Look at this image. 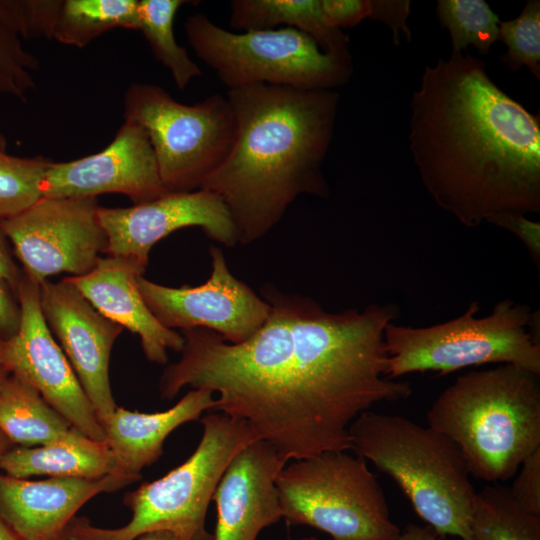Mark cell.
I'll return each instance as SVG.
<instances>
[{"label": "cell", "instance_id": "1", "mask_svg": "<svg viewBox=\"0 0 540 540\" xmlns=\"http://www.w3.org/2000/svg\"><path fill=\"white\" fill-rule=\"evenodd\" d=\"M260 295L268 317L242 343L203 328L181 331V357L159 380L162 399L185 387L215 393V411L246 423L289 461L350 450L358 416L409 398L410 384L386 375L384 330L395 305L333 313L272 284Z\"/></svg>", "mask_w": 540, "mask_h": 540}, {"label": "cell", "instance_id": "2", "mask_svg": "<svg viewBox=\"0 0 540 540\" xmlns=\"http://www.w3.org/2000/svg\"><path fill=\"white\" fill-rule=\"evenodd\" d=\"M409 147L435 203L466 227L540 212V122L480 59L452 52L426 66L411 101Z\"/></svg>", "mask_w": 540, "mask_h": 540}, {"label": "cell", "instance_id": "3", "mask_svg": "<svg viewBox=\"0 0 540 540\" xmlns=\"http://www.w3.org/2000/svg\"><path fill=\"white\" fill-rule=\"evenodd\" d=\"M236 134L232 148L200 189L224 202L238 243L266 235L301 194L325 197L322 164L339 96L258 84L228 90Z\"/></svg>", "mask_w": 540, "mask_h": 540}, {"label": "cell", "instance_id": "4", "mask_svg": "<svg viewBox=\"0 0 540 540\" xmlns=\"http://www.w3.org/2000/svg\"><path fill=\"white\" fill-rule=\"evenodd\" d=\"M539 376L509 364L460 375L431 404L428 426L459 447L471 476L508 481L540 448Z\"/></svg>", "mask_w": 540, "mask_h": 540}, {"label": "cell", "instance_id": "5", "mask_svg": "<svg viewBox=\"0 0 540 540\" xmlns=\"http://www.w3.org/2000/svg\"><path fill=\"white\" fill-rule=\"evenodd\" d=\"M351 450L388 475L440 536L471 540L477 491L466 460L446 435L401 415L366 411L350 426Z\"/></svg>", "mask_w": 540, "mask_h": 540}, {"label": "cell", "instance_id": "6", "mask_svg": "<svg viewBox=\"0 0 540 540\" xmlns=\"http://www.w3.org/2000/svg\"><path fill=\"white\" fill-rule=\"evenodd\" d=\"M478 301L449 321L411 327L386 325V375L397 379L415 372L444 376L484 364H509L540 375V317L524 303L497 302L491 313L477 317Z\"/></svg>", "mask_w": 540, "mask_h": 540}, {"label": "cell", "instance_id": "7", "mask_svg": "<svg viewBox=\"0 0 540 540\" xmlns=\"http://www.w3.org/2000/svg\"><path fill=\"white\" fill-rule=\"evenodd\" d=\"M199 420L202 436L189 458L126 494L124 504L132 515L124 526L99 528L75 517L68 530L82 540H134L152 531H168L182 540H212L205 522L215 490L237 453L258 438L246 423L223 413Z\"/></svg>", "mask_w": 540, "mask_h": 540}, {"label": "cell", "instance_id": "8", "mask_svg": "<svg viewBox=\"0 0 540 540\" xmlns=\"http://www.w3.org/2000/svg\"><path fill=\"white\" fill-rule=\"evenodd\" d=\"M195 55L228 90L258 84L304 90H331L352 74L349 51L325 53L293 28L232 32L196 13L185 22Z\"/></svg>", "mask_w": 540, "mask_h": 540}, {"label": "cell", "instance_id": "9", "mask_svg": "<svg viewBox=\"0 0 540 540\" xmlns=\"http://www.w3.org/2000/svg\"><path fill=\"white\" fill-rule=\"evenodd\" d=\"M347 451L286 464L276 478L282 518L332 540H397L400 527L367 461Z\"/></svg>", "mask_w": 540, "mask_h": 540}, {"label": "cell", "instance_id": "10", "mask_svg": "<svg viewBox=\"0 0 540 540\" xmlns=\"http://www.w3.org/2000/svg\"><path fill=\"white\" fill-rule=\"evenodd\" d=\"M123 106L124 121L147 134L168 193L199 190L232 148L235 116L220 94L185 105L156 84L134 82Z\"/></svg>", "mask_w": 540, "mask_h": 540}, {"label": "cell", "instance_id": "11", "mask_svg": "<svg viewBox=\"0 0 540 540\" xmlns=\"http://www.w3.org/2000/svg\"><path fill=\"white\" fill-rule=\"evenodd\" d=\"M96 198L42 197L21 213L0 222L22 265L37 284L49 276H80L106 253L107 236Z\"/></svg>", "mask_w": 540, "mask_h": 540}, {"label": "cell", "instance_id": "12", "mask_svg": "<svg viewBox=\"0 0 540 540\" xmlns=\"http://www.w3.org/2000/svg\"><path fill=\"white\" fill-rule=\"evenodd\" d=\"M17 298L20 326L13 337L0 340V366L35 388L74 429L93 440L105 441L89 399L44 320L39 284L23 274Z\"/></svg>", "mask_w": 540, "mask_h": 540}, {"label": "cell", "instance_id": "13", "mask_svg": "<svg viewBox=\"0 0 540 540\" xmlns=\"http://www.w3.org/2000/svg\"><path fill=\"white\" fill-rule=\"evenodd\" d=\"M209 255L211 274L205 283L169 287L140 276V293L155 318L168 329L203 328L228 343H242L263 325L269 305L232 274L219 247L211 246Z\"/></svg>", "mask_w": 540, "mask_h": 540}, {"label": "cell", "instance_id": "14", "mask_svg": "<svg viewBox=\"0 0 540 540\" xmlns=\"http://www.w3.org/2000/svg\"><path fill=\"white\" fill-rule=\"evenodd\" d=\"M98 216L107 236L106 254L131 259L145 268L152 247L183 228L200 227L207 237L226 247L238 243L224 202L202 189L166 193L124 208L99 206Z\"/></svg>", "mask_w": 540, "mask_h": 540}, {"label": "cell", "instance_id": "15", "mask_svg": "<svg viewBox=\"0 0 540 540\" xmlns=\"http://www.w3.org/2000/svg\"><path fill=\"white\" fill-rule=\"evenodd\" d=\"M39 190L46 198H96L104 193H119L133 204L168 193L147 134L128 121L102 151L68 162L51 161Z\"/></svg>", "mask_w": 540, "mask_h": 540}, {"label": "cell", "instance_id": "16", "mask_svg": "<svg viewBox=\"0 0 540 540\" xmlns=\"http://www.w3.org/2000/svg\"><path fill=\"white\" fill-rule=\"evenodd\" d=\"M40 307L100 424L117 408L109 378L113 345L123 328L99 313L66 278L39 285Z\"/></svg>", "mask_w": 540, "mask_h": 540}, {"label": "cell", "instance_id": "17", "mask_svg": "<svg viewBox=\"0 0 540 540\" xmlns=\"http://www.w3.org/2000/svg\"><path fill=\"white\" fill-rule=\"evenodd\" d=\"M287 463L262 440L237 453L212 498L217 509L212 540H257L263 529L282 519L276 478Z\"/></svg>", "mask_w": 540, "mask_h": 540}, {"label": "cell", "instance_id": "18", "mask_svg": "<svg viewBox=\"0 0 540 540\" xmlns=\"http://www.w3.org/2000/svg\"><path fill=\"white\" fill-rule=\"evenodd\" d=\"M137 480L124 474L29 480L0 473V517L23 540H59L90 499Z\"/></svg>", "mask_w": 540, "mask_h": 540}, {"label": "cell", "instance_id": "19", "mask_svg": "<svg viewBox=\"0 0 540 540\" xmlns=\"http://www.w3.org/2000/svg\"><path fill=\"white\" fill-rule=\"evenodd\" d=\"M146 268L124 257H100L94 268L66 279L104 317L137 335L146 359L166 365L168 350L181 352L183 336L164 327L146 305L138 278Z\"/></svg>", "mask_w": 540, "mask_h": 540}, {"label": "cell", "instance_id": "20", "mask_svg": "<svg viewBox=\"0 0 540 540\" xmlns=\"http://www.w3.org/2000/svg\"><path fill=\"white\" fill-rule=\"evenodd\" d=\"M213 395L208 390L191 389L171 408L154 413L117 406L101 425L120 472L139 479L140 472L163 454L164 442L175 429L214 410Z\"/></svg>", "mask_w": 540, "mask_h": 540}, {"label": "cell", "instance_id": "21", "mask_svg": "<svg viewBox=\"0 0 540 540\" xmlns=\"http://www.w3.org/2000/svg\"><path fill=\"white\" fill-rule=\"evenodd\" d=\"M0 470L23 479L39 475L99 479L123 474L105 441L93 440L79 431L52 444L10 447L0 458Z\"/></svg>", "mask_w": 540, "mask_h": 540}, {"label": "cell", "instance_id": "22", "mask_svg": "<svg viewBox=\"0 0 540 540\" xmlns=\"http://www.w3.org/2000/svg\"><path fill=\"white\" fill-rule=\"evenodd\" d=\"M229 24L243 32L286 25L310 36L325 53L348 51V36L327 24L321 0H232Z\"/></svg>", "mask_w": 540, "mask_h": 540}, {"label": "cell", "instance_id": "23", "mask_svg": "<svg viewBox=\"0 0 540 540\" xmlns=\"http://www.w3.org/2000/svg\"><path fill=\"white\" fill-rule=\"evenodd\" d=\"M0 431L11 444L35 447L66 440L77 430L35 388L9 375L0 389Z\"/></svg>", "mask_w": 540, "mask_h": 540}, {"label": "cell", "instance_id": "24", "mask_svg": "<svg viewBox=\"0 0 540 540\" xmlns=\"http://www.w3.org/2000/svg\"><path fill=\"white\" fill-rule=\"evenodd\" d=\"M138 3L139 0H65L53 39L83 48L115 28L139 30Z\"/></svg>", "mask_w": 540, "mask_h": 540}, {"label": "cell", "instance_id": "25", "mask_svg": "<svg viewBox=\"0 0 540 540\" xmlns=\"http://www.w3.org/2000/svg\"><path fill=\"white\" fill-rule=\"evenodd\" d=\"M189 3L185 0H139V31L147 40L153 55L171 74L179 90L202 75L185 47L174 35V18L178 9Z\"/></svg>", "mask_w": 540, "mask_h": 540}, {"label": "cell", "instance_id": "26", "mask_svg": "<svg viewBox=\"0 0 540 540\" xmlns=\"http://www.w3.org/2000/svg\"><path fill=\"white\" fill-rule=\"evenodd\" d=\"M471 540H540V516L523 511L499 483L476 493Z\"/></svg>", "mask_w": 540, "mask_h": 540}, {"label": "cell", "instance_id": "27", "mask_svg": "<svg viewBox=\"0 0 540 540\" xmlns=\"http://www.w3.org/2000/svg\"><path fill=\"white\" fill-rule=\"evenodd\" d=\"M26 39L22 0H0V96L25 101L36 86L39 61Z\"/></svg>", "mask_w": 540, "mask_h": 540}, {"label": "cell", "instance_id": "28", "mask_svg": "<svg viewBox=\"0 0 540 540\" xmlns=\"http://www.w3.org/2000/svg\"><path fill=\"white\" fill-rule=\"evenodd\" d=\"M437 16L450 33L452 52L473 45L479 53L487 54L499 39L500 20L483 0H440Z\"/></svg>", "mask_w": 540, "mask_h": 540}, {"label": "cell", "instance_id": "29", "mask_svg": "<svg viewBox=\"0 0 540 540\" xmlns=\"http://www.w3.org/2000/svg\"><path fill=\"white\" fill-rule=\"evenodd\" d=\"M50 162L43 156L0 154V222L42 198L39 183Z\"/></svg>", "mask_w": 540, "mask_h": 540}, {"label": "cell", "instance_id": "30", "mask_svg": "<svg viewBox=\"0 0 540 540\" xmlns=\"http://www.w3.org/2000/svg\"><path fill=\"white\" fill-rule=\"evenodd\" d=\"M499 39L507 45V53L500 57L512 71L523 65L540 79V2L530 0L521 14L510 21L499 23Z\"/></svg>", "mask_w": 540, "mask_h": 540}, {"label": "cell", "instance_id": "31", "mask_svg": "<svg viewBox=\"0 0 540 540\" xmlns=\"http://www.w3.org/2000/svg\"><path fill=\"white\" fill-rule=\"evenodd\" d=\"M509 489L514 502L525 512L540 516V448L520 465Z\"/></svg>", "mask_w": 540, "mask_h": 540}, {"label": "cell", "instance_id": "32", "mask_svg": "<svg viewBox=\"0 0 540 540\" xmlns=\"http://www.w3.org/2000/svg\"><path fill=\"white\" fill-rule=\"evenodd\" d=\"M26 38L52 39L63 1L22 0Z\"/></svg>", "mask_w": 540, "mask_h": 540}, {"label": "cell", "instance_id": "33", "mask_svg": "<svg viewBox=\"0 0 540 540\" xmlns=\"http://www.w3.org/2000/svg\"><path fill=\"white\" fill-rule=\"evenodd\" d=\"M487 222L515 235L526 247L537 268H540V222L531 221L518 212H503Z\"/></svg>", "mask_w": 540, "mask_h": 540}, {"label": "cell", "instance_id": "34", "mask_svg": "<svg viewBox=\"0 0 540 540\" xmlns=\"http://www.w3.org/2000/svg\"><path fill=\"white\" fill-rule=\"evenodd\" d=\"M321 7L327 24L338 29L357 25L372 11L367 0H321Z\"/></svg>", "mask_w": 540, "mask_h": 540}, {"label": "cell", "instance_id": "35", "mask_svg": "<svg viewBox=\"0 0 540 540\" xmlns=\"http://www.w3.org/2000/svg\"><path fill=\"white\" fill-rule=\"evenodd\" d=\"M20 320L17 294L0 279V340L13 337L19 330Z\"/></svg>", "mask_w": 540, "mask_h": 540}, {"label": "cell", "instance_id": "36", "mask_svg": "<svg viewBox=\"0 0 540 540\" xmlns=\"http://www.w3.org/2000/svg\"><path fill=\"white\" fill-rule=\"evenodd\" d=\"M372 11L370 18L386 22L394 29L396 36L397 28H402L405 33L409 31L405 20L409 14V2L407 1H371Z\"/></svg>", "mask_w": 540, "mask_h": 540}, {"label": "cell", "instance_id": "37", "mask_svg": "<svg viewBox=\"0 0 540 540\" xmlns=\"http://www.w3.org/2000/svg\"><path fill=\"white\" fill-rule=\"evenodd\" d=\"M12 252L10 242L0 227V279L17 294L23 272L15 262Z\"/></svg>", "mask_w": 540, "mask_h": 540}, {"label": "cell", "instance_id": "38", "mask_svg": "<svg viewBox=\"0 0 540 540\" xmlns=\"http://www.w3.org/2000/svg\"><path fill=\"white\" fill-rule=\"evenodd\" d=\"M397 540H447L446 537L440 536L430 526H419L408 524L403 531L400 532Z\"/></svg>", "mask_w": 540, "mask_h": 540}, {"label": "cell", "instance_id": "39", "mask_svg": "<svg viewBox=\"0 0 540 540\" xmlns=\"http://www.w3.org/2000/svg\"><path fill=\"white\" fill-rule=\"evenodd\" d=\"M134 540H182L175 534L168 531H152L144 533Z\"/></svg>", "mask_w": 540, "mask_h": 540}, {"label": "cell", "instance_id": "40", "mask_svg": "<svg viewBox=\"0 0 540 540\" xmlns=\"http://www.w3.org/2000/svg\"><path fill=\"white\" fill-rule=\"evenodd\" d=\"M0 540H23L0 517Z\"/></svg>", "mask_w": 540, "mask_h": 540}, {"label": "cell", "instance_id": "41", "mask_svg": "<svg viewBox=\"0 0 540 540\" xmlns=\"http://www.w3.org/2000/svg\"><path fill=\"white\" fill-rule=\"evenodd\" d=\"M11 445H12L11 442L0 431V458L11 447Z\"/></svg>", "mask_w": 540, "mask_h": 540}, {"label": "cell", "instance_id": "42", "mask_svg": "<svg viewBox=\"0 0 540 540\" xmlns=\"http://www.w3.org/2000/svg\"><path fill=\"white\" fill-rule=\"evenodd\" d=\"M59 540H82V539H80L79 537L74 535L72 532H70L68 529H66Z\"/></svg>", "mask_w": 540, "mask_h": 540}, {"label": "cell", "instance_id": "43", "mask_svg": "<svg viewBox=\"0 0 540 540\" xmlns=\"http://www.w3.org/2000/svg\"><path fill=\"white\" fill-rule=\"evenodd\" d=\"M6 153H7V140L0 133V154H6Z\"/></svg>", "mask_w": 540, "mask_h": 540}, {"label": "cell", "instance_id": "44", "mask_svg": "<svg viewBox=\"0 0 540 540\" xmlns=\"http://www.w3.org/2000/svg\"><path fill=\"white\" fill-rule=\"evenodd\" d=\"M9 375L10 374L3 367L0 366V389Z\"/></svg>", "mask_w": 540, "mask_h": 540}, {"label": "cell", "instance_id": "45", "mask_svg": "<svg viewBox=\"0 0 540 540\" xmlns=\"http://www.w3.org/2000/svg\"><path fill=\"white\" fill-rule=\"evenodd\" d=\"M290 540V539H289ZM299 540H318L316 537L310 536V537H304Z\"/></svg>", "mask_w": 540, "mask_h": 540}]
</instances>
